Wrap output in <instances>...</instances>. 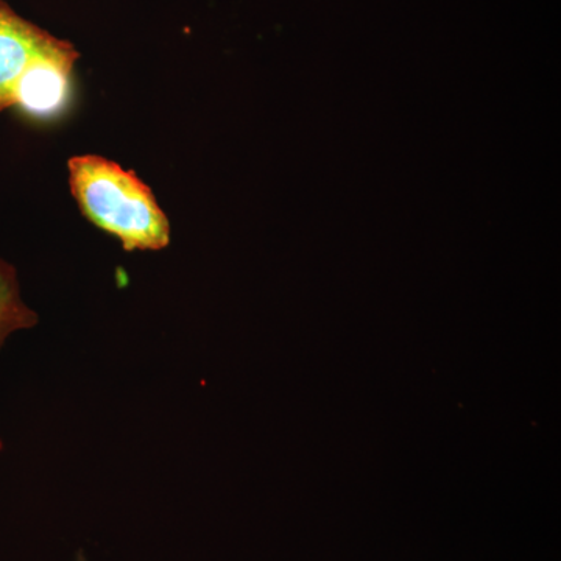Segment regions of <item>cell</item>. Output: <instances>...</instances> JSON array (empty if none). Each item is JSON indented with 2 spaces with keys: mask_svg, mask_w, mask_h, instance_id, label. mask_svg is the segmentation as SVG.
Masks as SVG:
<instances>
[{
  "mask_svg": "<svg viewBox=\"0 0 561 561\" xmlns=\"http://www.w3.org/2000/svg\"><path fill=\"white\" fill-rule=\"evenodd\" d=\"M62 43L22 20L0 0V111L14 106L18 84L33 62L57 50Z\"/></svg>",
  "mask_w": 561,
  "mask_h": 561,
  "instance_id": "7a4b0ae2",
  "label": "cell"
},
{
  "mask_svg": "<svg viewBox=\"0 0 561 561\" xmlns=\"http://www.w3.org/2000/svg\"><path fill=\"white\" fill-rule=\"evenodd\" d=\"M68 169L70 192L92 225L119 239L125 251L168 249L171 224L135 172L98 154L70 158Z\"/></svg>",
  "mask_w": 561,
  "mask_h": 561,
  "instance_id": "6da1fadb",
  "label": "cell"
},
{
  "mask_svg": "<svg viewBox=\"0 0 561 561\" xmlns=\"http://www.w3.org/2000/svg\"><path fill=\"white\" fill-rule=\"evenodd\" d=\"M38 323V316L21 298L16 271L0 260V348L13 332L28 330Z\"/></svg>",
  "mask_w": 561,
  "mask_h": 561,
  "instance_id": "277c9868",
  "label": "cell"
},
{
  "mask_svg": "<svg viewBox=\"0 0 561 561\" xmlns=\"http://www.w3.org/2000/svg\"><path fill=\"white\" fill-rule=\"evenodd\" d=\"M80 57L65 41L57 50L33 62L18 84L14 105L38 119H49L65 110L69 99L73 62Z\"/></svg>",
  "mask_w": 561,
  "mask_h": 561,
  "instance_id": "3957f363",
  "label": "cell"
}]
</instances>
